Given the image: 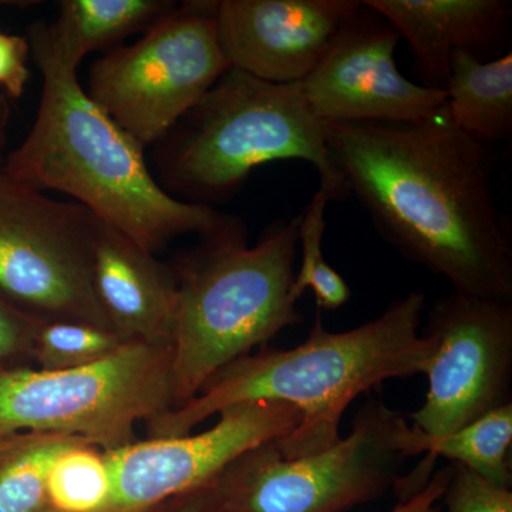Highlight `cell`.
I'll list each match as a JSON object with an SVG mask.
<instances>
[{
  "label": "cell",
  "mask_w": 512,
  "mask_h": 512,
  "mask_svg": "<svg viewBox=\"0 0 512 512\" xmlns=\"http://www.w3.org/2000/svg\"><path fill=\"white\" fill-rule=\"evenodd\" d=\"M229 67L214 2H187L138 42L97 59L86 93L146 148L156 146Z\"/></svg>",
  "instance_id": "8"
},
{
  "label": "cell",
  "mask_w": 512,
  "mask_h": 512,
  "mask_svg": "<svg viewBox=\"0 0 512 512\" xmlns=\"http://www.w3.org/2000/svg\"><path fill=\"white\" fill-rule=\"evenodd\" d=\"M424 333L436 350L413 427L444 437L512 403V299L453 291L431 306Z\"/></svg>",
  "instance_id": "10"
},
{
  "label": "cell",
  "mask_w": 512,
  "mask_h": 512,
  "mask_svg": "<svg viewBox=\"0 0 512 512\" xmlns=\"http://www.w3.org/2000/svg\"><path fill=\"white\" fill-rule=\"evenodd\" d=\"M28 40L0 32V84L10 96L20 97L28 83L30 72Z\"/></svg>",
  "instance_id": "25"
},
{
  "label": "cell",
  "mask_w": 512,
  "mask_h": 512,
  "mask_svg": "<svg viewBox=\"0 0 512 512\" xmlns=\"http://www.w3.org/2000/svg\"><path fill=\"white\" fill-rule=\"evenodd\" d=\"M97 224L83 205L52 200L0 168V296L37 319L111 329L93 286Z\"/></svg>",
  "instance_id": "9"
},
{
  "label": "cell",
  "mask_w": 512,
  "mask_h": 512,
  "mask_svg": "<svg viewBox=\"0 0 512 512\" xmlns=\"http://www.w3.org/2000/svg\"><path fill=\"white\" fill-rule=\"evenodd\" d=\"M448 117L485 144L512 134V53L484 62L466 50L451 57L446 89Z\"/></svg>",
  "instance_id": "18"
},
{
  "label": "cell",
  "mask_w": 512,
  "mask_h": 512,
  "mask_svg": "<svg viewBox=\"0 0 512 512\" xmlns=\"http://www.w3.org/2000/svg\"><path fill=\"white\" fill-rule=\"evenodd\" d=\"M42 72L35 124L3 170L37 190L63 192L141 248L156 254L183 235L224 227L229 215L178 200L148 170L144 148L97 106L47 45L42 22L29 30Z\"/></svg>",
  "instance_id": "3"
},
{
  "label": "cell",
  "mask_w": 512,
  "mask_h": 512,
  "mask_svg": "<svg viewBox=\"0 0 512 512\" xmlns=\"http://www.w3.org/2000/svg\"><path fill=\"white\" fill-rule=\"evenodd\" d=\"M330 201L329 191L319 187L301 212L298 244L302 247V265L293 279L292 295L299 301L306 289H312L320 309L336 311L349 301L350 289L342 275L326 262L322 251L326 205Z\"/></svg>",
  "instance_id": "22"
},
{
  "label": "cell",
  "mask_w": 512,
  "mask_h": 512,
  "mask_svg": "<svg viewBox=\"0 0 512 512\" xmlns=\"http://www.w3.org/2000/svg\"><path fill=\"white\" fill-rule=\"evenodd\" d=\"M426 296L407 293L375 320L348 332L323 328L292 349L261 348L218 370L187 403L146 423L148 439L187 436L234 404L272 400L301 412V424L275 440L288 460L328 450L340 440L343 413L360 394L389 379L426 375L436 343L420 333Z\"/></svg>",
  "instance_id": "2"
},
{
  "label": "cell",
  "mask_w": 512,
  "mask_h": 512,
  "mask_svg": "<svg viewBox=\"0 0 512 512\" xmlns=\"http://www.w3.org/2000/svg\"><path fill=\"white\" fill-rule=\"evenodd\" d=\"M453 464L450 483L444 491L447 512H512V491L488 483L483 477Z\"/></svg>",
  "instance_id": "23"
},
{
  "label": "cell",
  "mask_w": 512,
  "mask_h": 512,
  "mask_svg": "<svg viewBox=\"0 0 512 512\" xmlns=\"http://www.w3.org/2000/svg\"><path fill=\"white\" fill-rule=\"evenodd\" d=\"M218 414L214 427L195 436L136 440L106 451L110 493L97 512H154L211 484L245 451L284 439L302 420L296 407L272 400L234 404Z\"/></svg>",
  "instance_id": "11"
},
{
  "label": "cell",
  "mask_w": 512,
  "mask_h": 512,
  "mask_svg": "<svg viewBox=\"0 0 512 512\" xmlns=\"http://www.w3.org/2000/svg\"><path fill=\"white\" fill-rule=\"evenodd\" d=\"M154 512H222L214 485L208 484L191 493L178 495Z\"/></svg>",
  "instance_id": "27"
},
{
  "label": "cell",
  "mask_w": 512,
  "mask_h": 512,
  "mask_svg": "<svg viewBox=\"0 0 512 512\" xmlns=\"http://www.w3.org/2000/svg\"><path fill=\"white\" fill-rule=\"evenodd\" d=\"M399 32L366 6L343 26L318 66L298 83L323 123H412L446 106V92L397 69Z\"/></svg>",
  "instance_id": "12"
},
{
  "label": "cell",
  "mask_w": 512,
  "mask_h": 512,
  "mask_svg": "<svg viewBox=\"0 0 512 512\" xmlns=\"http://www.w3.org/2000/svg\"><path fill=\"white\" fill-rule=\"evenodd\" d=\"M451 474H453V464L434 471L429 483L423 490L413 495L409 500L399 503L393 511L390 512H443L439 501L443 500L444 491L450 483Z\"/></svg>",
  "instance_id": "26"
},
{
  "label": "cell",
  "mask_w": 512,
  "mask_h": 512,
  "mask_svg": "<svg viewBox=\"0 0 512 512\" xmlns=\"http://www.w3.org/2000/svg\"><path fill=\"white\" fill-rule=\"evenodd\" d=\"M356 0H220L218 40L229 66L275 84H298L318 66Z\"/></svg>",
  "instance_id": "13"
},
{
  "label": "cell",
  "mask_w": 512,
  "mask_h": 512,
  "mask_svg": "<svg viewBox=\"0 0 512 512\" xmlns=\"http://www.w3.org/2000/svg\"><path fill=\"white\" fill-rule=\"evenodd\" d=\"M171 409L173 348L127 342L100 362L62 372L0 366V436L59 433L110 451L136 441L140 421Z\"/></svg>",
  "instance_id": "6"
},
{
  "label": "cell",
  "mask_w": 512,
  "mask_h": 512,
  "mask_svg": "<svg viewBox=\"0 0 512 512\" xmlns=\"http://www.w3.org/2000/svg\"><path fill=\"white\" fill-rule=\"evenodd\" d=\"M414 431L382 400H367L328 450L288 460L274 441L235 458L212 481L222 512H343L382 497L414 457Z\"/></svg>",
  "instance_id": "7"
},
{
  "label": "cell",
  "mask_w": 512,
  "mask_h": 512,
  "mask_svg": "<svg viewBox=\"0 0 512 512\" xmlns=\"http://www.w3.org/2000/svg\"><path fill=\"white\" fill-rule=\"evenodd\" d=\"M109 493L106 451L79 440L63 450L50 468L43 512H97Z\"/></svg>",
  "instance_id": "20"
},
{
  "label": "cell",
  "mask_w": 512,
  "mask_h": 512,
  "mask_svg": "<svg viewBox=\"0 0 512 512\" xmlns=\"http://www.w3.org/2000/svg\"><path fill=\"white\" fill-rule=\"evenodd\" d=\"M409 43L423 86L446 89L451 57L466 50L483 60L504 45L511 29L507 0H366Z\"/></svg>",
  "instance_id": "15"
},
{
  "label": "cell",
  "mask_w": 512,
  "mask_h": 512,
  "mask_svg": "<svg viewBox=\"0 0 512 512\" xmlns=\"http://www.w3.org/2000/svg\"><path fill=\"white\" fill-rule=\"evenodd\" d=\"M158 183L190 204L227 201L255 168L301 160L318 170L332 201L349 190L330 157L325 124L298 84H275L229 67L156 144Z\"/></svg>",
  "instance_id": "5"
},
{
  "label": "cell",
  "mask_w": 512,
  "mask_h": 512,
  "mask_svg": "<svg viewBox=\"0 0 512 512\" xmlns=\"http://www.w3.org/2000/svg\"><path fill=\"white\" fill-rule=\"evenodd\" d=\"M413 429L417 454H426V457L409 476L399 477L394 483L399 503L426 487L439 457L461 464L488 483L511 490L512 403L444 437H430L416 427Z\"/></svg>",
  "instance_id": "16"
},
{
  "label": "cell",
  "mask_w": 512,
  "mask_h": 512,
  "mask_svg": "<svg viewBox=\"0 0 512 512\" xmlns=\"http://www.w3.org/2000/svg\"><path fill=\"white\" fill-rule=\"evenodd\" d=\"M93 286L121 338L173 348L178 305L173 269L101 221L94 238Z\"/></svg>",
  "instance_id": "14"
},
{
  "label": "cell",
  "mask_w": 512,
  "mask_h": 512,
  "mask_svg": "<svg viewBox=\"0 0 512 512\" xmlns=\"http://www.w3.org/2000/svg\"><path fill=\"white\" fill-rule=\"evenodd\" d=\"M79 437L42 431L8 434L0 441V512H43L50 468ZM86 441V440H84Z\"/></svg>",
  "instance_id": "19"
},
{
  "label": "cell",
  "mask_w": 512,
  "mask_h": 512,
  "mask_svg": "<svg viewBox=\"0 0 512 512\" xmlns=\"http://www.w3.org/2000/svg\"><path fill=\"white\" fill-rule=\"evenodd\" d=\"M128 340L113 329L79 320H43L33 342L32 359L43 372L93 365Z\"/></svg>",
  "instance_id": "21"
},
{
  "label": "cell",
  "mask_w": 512,
  "mask_h": 512,
  "mask_svg": "<svg viewBox=\"0 0 512 512\" xmlns=\"http://www.w3.org/2000/svg\"><path fill=\"white\" fill-rule=\"evenodd\" d=\"M330 157L380 235L454 291L512 299V231L488 144L447 107L412 123H323Z\"/></svg>",
  "instance_id": "1"
},
{
  "label": "cell",
  "mask_w": 512,
  "mask_h": 512,
  "mask_svg": "<svg viewBox=\"0 0 512 512\" xmlns=\"http://www.w3.org/2000/svg\"><path fill=\"white\" fill-rule=\"evenodd\" d=\"M175 9L167 0H63L55 22L42 28L57 60L77 70L89 53L146 33Z\"/></svg>",
  "instance_id": "17"
},
{
  "label": "cell",
  "mask_w": 512,
  "mask_h": 512,
  "mask_svg": "<svg viewBox=\"0 0 512 512\" xmlns=\"http://www.w3.org/2000/svg\"><path fill=\"white\" fill-rule=\"evenodd\" d=\"M9 119V106L3 97H0V150H2L3 141H5L6 124Z\"/></svg>",
  "instance_id": "28"
},
{
  "label": "cell",
  "mask_w": 512,
  "mask_h": 512,
  "mask_svg": "<svg viewBox=\"0 0 512 512\" xmlns=\"http://www.w3.org/2000/svg\"><path fill=\"white\" fill-rule=\"evenodd\" d=\"M301 214L276 222L249 247L237 218L185 252L177 279L174 409L218 370L303 322L292 295Z\"/></svg>",
  "instance_id": "4"
},
{
  "label": "cell",
  "mask_w": 512,
  "mask_h": 512,
  "mask_svg": "<svg viewBox=\"0 0 512 512\" xmlns=\"http://www.w3.org/2000/svg\"><path fill=\"white\" fill-rule=\"evenodd\" d=\"M42 322L0 296V366L32 357L33 342Z\"/></svg>",
  "instance_id": "24"
}]
</instances>
